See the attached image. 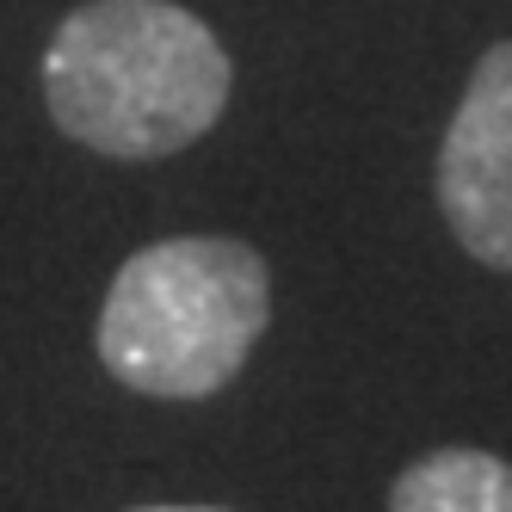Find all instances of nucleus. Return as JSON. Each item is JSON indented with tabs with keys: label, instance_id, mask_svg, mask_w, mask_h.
Listing matches in <instances>:
<instances>
[{
	"label": "nucleus",
	"instance_id": "obj_1",
	"mask_svg": "<svg viewBox=\"0 0 512 512\" xmlns=\"http://www.w3.org/2000/svg\"><path fill=\"white\" fill-rule=\"evenodd\" d=\"M235 87L216 31L173 0H87L44 50V99L68 142L112 161L179 155Z\"/></svg>",
	"mask_w": 512,
	"mask_h": 512
},
{
	"label": "nucleus",
	"instance_id": "obj_2",
	"mask_svg": "<svg viewBox=\"0 0 512 512\" xmlns=\"http://www.w3.org/2000/svg\"><path fill=\"white\" fill-rule=\"evenodd\" d=\"M272 321V272L235 235H173L118 266L93 327L99 364L136 395L204 401L241 377Z\"/></svg>",
	"mask_w": 512,
	"mask_h": 512
},
{
	"label": "nucleus",
	"instance_id": "obj_3",
	"mask_svg": "<svg viewBox=\"0 0 512 512\" xmlns=\"http://www.w3.org/2000/svg\"><path fill=\"white\" fill-rule=\"evenodd\" d=\"M432 186L469 260L512 272V38L475 62L463 105L438 142Z\"/></svg>",
	"mask_w": 512,
	"mask_h": 512
},
{
	"label": "nucleus",
	"instance_id": "obj_4",
	"mask_svg": "<svg viewBox=\"0 0 512 512\" xmlns=\"http://www.w3.org/2000/svg\"><path fill=\"white\" fill-rule=\"evenodd\" d=\"M389 512H512V463L469 445L426 451L395 475Z\"/></svg>",
	"mask_w": 512,
	"mask_h": 512
},
{
	"label": "nucleus",
	"instance_id": "obj_5",
	"mask_svg": "<svg viewBox=\"0 0 512 512\" xmlns=\"http://www.w3.org/2000/svg\"><path fill=\"white\" fill-rule=\"evenodd\" d=\"M136 512H223V506H136Z\"/></svg>",
	"mask_w": 512,
	"mask_h": 512
}]
</instances>
